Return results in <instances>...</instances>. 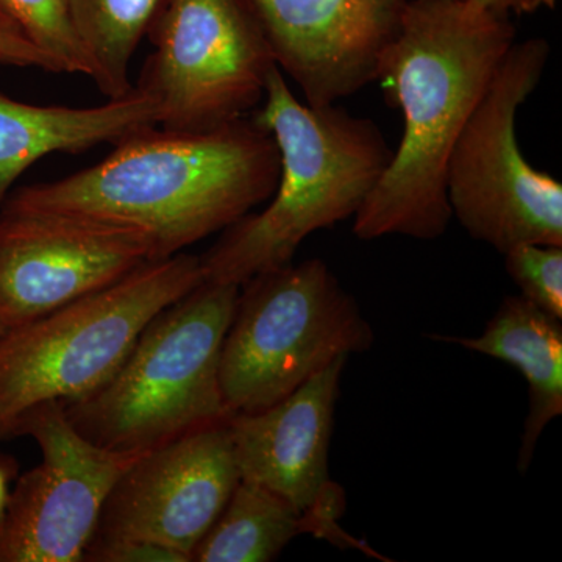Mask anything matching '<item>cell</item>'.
Segmentation results:
<instances>
[{"mask_svg":"<svg viewBox=\"0 0 562 562\" xmlns=\"http://www.w3.org/2000/svg\"><path fill=\"white\" fill-rule=\"evenodd\" d=\"M279 173L276 140L251 117L211 131L150 125L90 168L18 188L5 201L128 228L165 260L269 201Z\"/></svg>","mask_w":562,"mask_h":562,"instance_id":"obj_1","label":"cell"},{"mask_svg":"<svg viewBox=\"0 0 562 562\" xmlns=\"http://www.w3.org/2000/svg\"><path fill=\"white\" fill-rule=\"evenodd\" d=\"M514 41L509 18L469 0L406 2L375 76L402 110V139L355 216L358 238L430 241L446 233L450 155Z\"/></svg>","mask_w":562,"mask_h":562,"instance_id":"obj_2","label":"cell"},{"mask_svg":"<svg viewBox=\"0 0 562 562\" xmlns=\"http://www.w3.org/2000/svg\"><path fill=\"white\" fill-rule=\"evenodd\" d=\"M251 120L276 140L280 173L269 205L225 228L201 262L205 281L238 284L292 262L312 233L357 216L392 150L371 120L302 103L279 66Z\"/></svg>","mask_w":562,"mask_h":562,"instance_id":"obj_3","label":"cell"},{"mask_svg":"<svg viewBox=\"0 0 562 562\" xmlns=\"http://www.w3.org/2000/svg\"><path fill=\"white\" fill-rule=\"evenodd\" d=\"M238 284L203 280L149 322L116 373L66 416L88 441L146 453L231 419L221 387V351Z\"/></svg>","mask_w":562,"mask_h":562,"instance_id":"obj_4","label":"cell"},{"mask_svg":"<svg viewBox=\"0 0 562 562\" xmlns=\"http://www.w3.org/2000/svg\"><path fill=\"white\" fill-rule=\"evenodd\" d=\"M201 257L181 251L101 291L0 333V439L44 403L79 402L121 368L157 314L198 288Z\"/></svg>","mask_w":562,"mask_h":562,"instance_id":"obj_5","label":"cell"},{"mask_svg":"<svg viewBox=\"0 0 562 562\" xmlns=\"http://www.w3.org/2000/svg\"><path fill=\"white\" fill-rule=\"evenodd\" d=\"M373 330L327 262H290L239 286L221 351L228 409L255 413L339 358L371 349Z\"/></svg>","mask_w":562,"mask_h":562,"instance_id":"obj_6","label":"cell"},{"mask_svg":"<svg viewBox=\"0 0 562 562\" xmlns=\"http://www.w3.org/2000/svg\"><path fill=\"white\" fill-rule=\"evenodd\" d=\"M549 58L546 40L514 41L447 165L452 217L502 255L525 243L562 247V184L527 161L516 128Z\"/></svg>","mask_w":562,"mask_h":562,"instance_id":"obj_7","label":"cell"},{"mask_svg":"<svg viewBox=\"0 0 562 562\" xmlns=\"http://www.w3.org/2000/svg\"><path fill=\"white\" fill-rule=\"evenodd\" d=\"M154 50L135 87L158 106V125L211 131L251 113L276 68L249 0H168L151 25Z\"/></svg>","mask_w":562,"mask_h":562,"instance_id":"obj_8","label":"cell"},{"mask_svg":"<svg viewBox=\"0 0 562 562\" xmlns=\"http://www.w3.org/2000/svg\"><path fill=\"white\" fill-rule=\"evenodd\" d=\"M20 435L35 439L41 462L11 490L0 520V562H83L114 483L143 453L88 441L57 402L25 414Z\"/></svg>","mask_w":562,"mask_h":562,"instance_id":"obj_9","label":"cell"},{"mask_svg":"<svg viewBox=\"0 0 562 562\" xmlns=\"http://www.w3.org/2000/svg\"><path fill=\"white\" fill-rule=\"evenodd\" d=\"M151 258L139 233L0 205V321L7 328L101 291Z\"/></svg>","mask_w":562,"mask_h":562,"instance_id":"obj_10","label":"cell"},{"mask_svg":"<svg viewBox=\"0 0 562 562\" xmlns=\"http://www.w3.org/2000/svg\"><path fill=\"white\" fill-rule=\"evenodd\" d=\"M239 480L228 420L181 436L122 473L92 539H143L191 562Z\"/></svg>","mask_w":562,"mask_h":562,"instance_id":"obj_11","label":"cell"},{"mask_svg":"<svg viewBox=\"0 0 562 562\" xmlns=\"http://www.w3.org/2000/svg\"><path fill=\"white\" fill-rule=\"evenodd\" d=\"M346 362L333 361L269 408L228 419L239 479L286 498L330 539L342 538L336 519L344 501L328 452Z\"/></svg>","mask_w":562,"mask_h":562,"instance_id":"obj_12","label":"cell"},{"mask_svg":"<svg viewBox=\"0 0 562 562\" xmlns=\"http://www.w3.org/2000/svg\"><path fill=\"white\" fill-rule=\"evenodd\" d=\"M281 72L310 105H331L375 80L408 0H249Z\"/></svg>","mask_w":562,"mask_h":562,"instance_id":"obj_13","label":"cell"},{"mask_svg":"<svg viewBox=\"0 0 562 562\" xmlns=\"http://www.w3.org/2000/svg\"><path fill=\"white\" fill-rule=\"evenodd\" d=\"M150 125H158L157 103L136 87L124 98L87 109L32 105L0 92V205L41 158L114 144Z\"/></svg>","mask_w":562,"mask_h":562,"instance_id":"obj_14","label":"cell"},{"mask_svg":"<svg viewBox=\"0 0 562 562\" xmlns=\"http://www.w3.org/2000/svg\"><path fill=\"white\" fill-rule=\"evenodd\" d=\"M432 338L508 362L522 373L528 384V414L517 469L527 472L542 432L562 414V319L520 294L509 295L482 335Z\"/></svg>","mask_w":562,"mask_h":562,"instance_id":"obj_15","label":"cell"},{"mask_svg":"<svg viewBox=\"0 0 562 562\" xmlns=\"http://www.w3.org/2000/svg\"><path fill=\"white\" fill-rule=\"evenodd\" d=\"M302 532H314L313 524L291 502L239 480L191 562L273 561Z\"/></svg>","mask_w":562,"mask_h":562,"instance_id":"obj_16","label":"cell"},{"mask_svg":"<svg viewBox=\"0 0 562 562\" xmlns=\"http://www.w3.org/2000/svg\"><path fill=\"white\" fill-rule=\"evenodd\" d=\"M168 0H68L70 16L90 55L92 79L106 99L135 90L131 68Z\"/></svg>","mask_w":562,"mask_h":562,"instance_id":"obj_17","label":"cell"},{"mask_svg":"<svg viewBox=\"0 0 562 562\" xmlns=\"http://www.w3.org/2000/svg\"><path fill=\"white\" fill-rule=\"evenodd\" d=\"M0 9L61 72L92 79L94 66L74 25L68 0H0Z\"/></svg>","mask_w":562,"mask_h":562,"instance_id":"obj_18","label":"cell"},{"mask_svg":"<svg viewBox=\"0 0 562 562\" xmlns=\"http://www.w3.org/2000/svg\"><path fill=\"white\" fill-rule=\"evenodd\" d=\"M506 272L520 295L562 319V247L517 244L503 254Z\"/></svg>","mask_w":562,"mask_h":562,"instance_id":"obj_19","label":"cell"},{"mask_svg":"<svg viewBox=\"0 0 562 562\" xmlns=\"http://www.w3.org/2000/svg\"><path fill=\"white\" fill-rule=\"evenodd\" d=\"M88 562H190L184 554L143 539H92L85 552Z\"/></svg>","mask_w":562,"mask_h":562,"instance_id":"obj_20","label":"cell"},{"mask_svg":"<svg viewBox=\"0 0 562 562\" xmlns=\"http://www.w3.org/2000/svg\"><path fill=\"white\" fill-rule=\"evenodd\" d=\"M0 66L61 72L60 66L40 50L9 14H0Z\"/></svg>","mask_w":562,"mask_h":562,"instance_id":"obj_21","label":"cell"},{"mask_svg":"<svg viewBox=\"0 0 562 562\" xmlns=\"http://www.w3.org/2000/svg\"><path fill=\"white\" fill-rule=\"evenodd\" d=\"M469 2L498 18H509L512 14L522 16L536 11L552 10L557 5V0H469Z\"/></svg>","mask_w":562,"mask_h":562,"instance_id":"obj_22","label":"cell"},{"mask_svg":"<svg viewBox=\"0 0 562 562\" xmlns=\"http://www.w3.org/2000/svg\"><path fill=\"white\" fill-rule=\"evenodd\" d=\"M18 465L9 457H0V520L5 516L11 494V480L16 476Z\"/></svg>","mask_w":562,"mask_h":562,"instance_id":"obj_23","label":"cell"},{"mask_svg":"<svg viewBox=\"0 0 562 562\" xmlns=\"http://www.w3.org/2000/svg\"><path fill=\"white\" fill-rule=\"evenodd\" d=\"M5 325H3V322L0 321V333H2L3 330H5Z\"/></svg>","mask_w":562,"mask_h":562,"instance_id":"obj_24","label":"cell"},{"mask_svg":"<svg viewBox=\"0 0 562 562\" xmlns=\"http://www.w3.org/2000/svg\"><path fill=\"white\" fill-rule=\"evenodd\" d=\"M0 14H5V13H3V10H2V9H0Z\"/></svg>","mask_w":562,"mask_h":562,"instance_id":"obj_25","label":"cell"}]
</instances>
